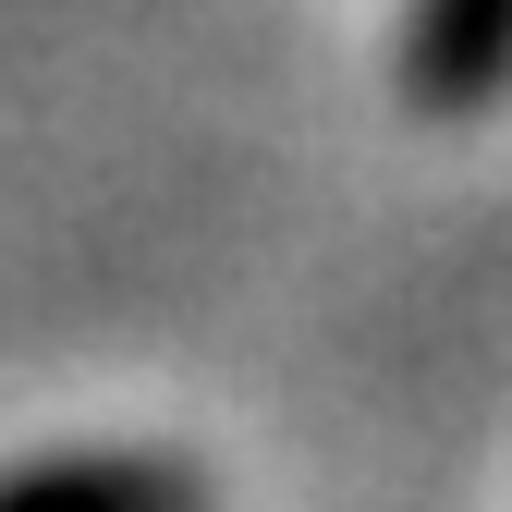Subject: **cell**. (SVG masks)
I'll list each match as a JSON object with an SVG mask.
<instances>
[{"mask_svg":"<svg viewBox=\"0 0 512 512\" xmlns=\"http://www.w3.org/2000/svg\"><path fill=\"white\" fill-rule=\"evenodd\" d=\"M0 512H208L183 452H37L0 476Z\"/></svg>","mask_w":512,"mask_h":512,"instance_id":"1","label":"cell"},{"mask_svg":"<svg viewBox=\"0 0 512 512\" xmlns=\"http://www.w3.org/2000/svg\"><path fill=\"white\" fill-rule=\"evenodd\" d=\"M512 86V0H415L403 13V98L415 110H488Z\"/></svg>","mask_w":512,"mask_h":512,"instance_id":"2","label":"cell"}]
</instances>
